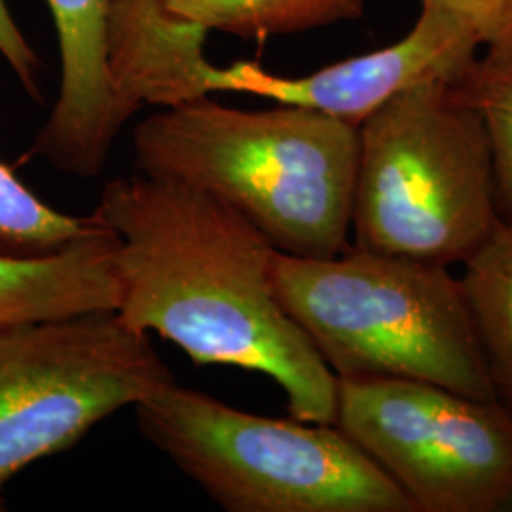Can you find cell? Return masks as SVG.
I'll return each mask as SVG.
<instances>
[{
	"instance_id": "cell-1",
	"label": "cell",
	"mask_w": 512,
	"mask_h": 512,
	"mask_svg": "<svg viewBox=\"0 0 512 512\" xmlns=\"http://www.w3.org/2000/svg\"><path fill=\"white\" fill-rule=\"evenodd\" d=\"M116 238V313L196 365L260 372L294 420L334 423L338 378L281 306L275 249L228 205L148 175L105 184L92 213Z\"/></svg>"
},
{
	"instance_id": "cell-2",
	"label": "cell",
	"mask_w": 512,
	"mask_h": 512,
	"mask_svg": "<svg viewBox=\"0 0 512 512\" xmlns=\"http://www.w3.org/2000/svg\"><path fill=\"white\" fill-rule=\"evenodd\" d=\"M143 175L228 205L277 251L332 258L349 247L359 126L321 110H241L207 95L165 107L133 129Z\"/></svg>"
},
{
	"instance_id": "cell-3",
	"label": "cell",
	"mask_w": 512,
	"mask_h": 512,
	"mask_svg": "<svg viewBox=\"0 0 512 512\" xmlns=\"http://www.w3.org/2000/svg\"><path fill=\"white\" fill-rule=\"evenodd\" d=\"M272 281L336 378H406L499 399L450 266L357 247L332 258L275 251Z\"/></svg>"
},
{
	"instance_id": "cell-4",
	"label": "cell",
	"mask_w": 512,
	"mask_h": 512,
	"mask_svg": "<svg viewBox=\"0 0 512 512\" xmlns=\"http://www.w3.org/2000/svg\"><path fill=\"white\" fill-rule=\"evenodd\" d=\"M357 249L463 264L501 222L488 133L448 82L391 97L359 126Z\"/></svg>"
},
{
	"instance_id": "cell-5",
	"label": "cell",
	"mask_w": 512,
	"mask_h": 512,
	"mask_svg": "<svg viewBox=\"0 0 512 512\" xmlns=\"http://www.w3.org/2000/svg\"><path fill=\"white\" fill-rule=\"evenodd\" d=\"M145 439L230 512H416L334 423L274 420L175 380L135 404Z\"/></svg>"
},
{
	"instance_id": "cell-6",
	"label": "cell",
	"mask_w": 512,
	"mask_h": 512,
	"mask_svg": "<svg viewBox=\"0 0 512 512\" xmlns=\"http://www.w3.org/2000/svg\"><path fill=\"white\" fill-rule=\"evenodd\" d=\"M173 382L116 311L0 325V494L25 467ZM0 507L4 499L0 497Z\"/></svg>"
},
{
	"instance_id": "cell-7",
	"label": "cell",
	"mask_w": 512,
	"mask_h": 512,
	"mask_svg": "<svg viewBox=\"0 0 512 512\" xmlns=\"http://www.w3.org/2000/svg\"><path fill=\"white\" fill-rule=\"evenodd\" d=\"M416 512H505L512 497V412L442 385L338 378L336 421Z\"/></svg>"
},
{
	"instance_id": "cell-8",
	"label": "cell",
	"mask_w": 512,
	"mask_h": 512,
	"mask_svg": "<svg viewBox=\"0 0 512 512\" xmlns=\"http://www.w3.org/2000/svg\"><path fill=\"white\" fill-rule=\"evenodd\" d=\"M475 33L461 19L421 6L406 37L368 54L349 57L304 76H279L256 63L207 65L203 90L249 93L281 105L321 110L361 126L391 97L431 80L452 84L476 59Z\"/></svg>"
},
{
	"instance_id": "cell-9",
	"label": "cell",
	"mask_w": 512,
	"mask_h": 512,
	"mask_svg": "<svg viewBox=\"0 0 512 512\" xmlns=\"http://www.w3.org/2000/svg\"><path fill=\"white\" fill-rule=\"evenodd\" d=\"M54 21L61 80L50 116L27 158L65 175L97 177L118 133L131 118L114 90L109 69L112 0H44Z\"/></svg>"
},
{
	"instance_id": "cell-10",
	"label": "cell",
	"mask_w": 512,
	"mask_h": 512,
	"mask_svg": "<svg viewBox=\"0 0 512 512\" xmlns=\"http://www.w3.org/2000/svg\"><path fill=\"white\" fill-rule=\"evenodd\" d=\"M207 35L152 0H112L109 69L124 109L133 116L147 105L165 109L205 97Z\"/></svg>"
},
{
	"instance_id": "cell-11",
	"label": "cell",
	"mask_w": 512,
	"mask_h": 512,
	"mask_svg": "<svg viewBox=\"0 0 512 512\" xmlns=\"http://www.w3.org/2000/svg\"><path fill=\"white\" fill-rule=\"evenodd\" d=\"M114 251L116 238L101 224L55 253H0V325L116 311L120 287Z\"/></svg>"
},
{
	"instance_id": "cell-12",
	"label": "cell",
	"mask_w": 512,
	"mask_h": 512,
	"mask_svg": "<svg viewBox=\"0 0 512 512\" xmlns=\"http://www.w3.org/2000/svg\"><path fill=\"white\" fill-rule=\"evenodd\" d=\"M207 33L241 38L298 35L363 18L368 0H152Z\"/></svg>"
},
{
	"instance_id": "cell-13",
	"label": "cell",
	"mask_w": 512,
	"mask_h": 512,
	"mask_svg": "<svg viewBox=\"0 0 512 512\" xmlns=\"http://www.w3.org/2000/svg\"><path fill=\"white\" fill-rule=\"evenodd\" d=\"M459 277L499 399L512 401V226L497 224Z\"/></svg>"
},
{
	"instance_id": "cell-14",
	"label": "cell",
	"mask_w": 512,
	"mask_h": 512,
	"mask_svg": "<svg viewBox=\"0 0 512 512\" xmlns=\"http://www.w3.org/2000/svg\"><path fill=\"white\" fill-rule=\"evenodd\" d=\"M93 215L73 217L50 207L0 162V253L38 256L65 249L99 228Z\"/></svg>"
},
{
	"instance_id": "cell-15",
	"label": "cell",
	"mask_w": 512,
	"mask_h": 512,
	"mask_svg": "<svg viewBox=\"0 0 512 512\" xmlns=\"http://www.w3.org/2000/svg\"><path fill=\"white\" fill-rule=\"evenodd\" d=\"M459 101L480 116L492 150L495 205L512 226V63L478 59L450 84Z\"/></svg>"
},
{
	"instance_id": "cell-16",
	"label": "cell",
	"mask_w": 512,
	"mask_h": 512,
	"mask_svg": "<svg viewBox=\"0 0 512 512\" xmlns=\"http://www.w3.org/2000/svg\"><path fill=\"white\" fill-rule=\"evenodd\" d=\"M420 6L461 19L486 48V59L512 63V0H420Z\"/></svg>"
},
{
	"instance_id": "cell-17",
	"label": "cell",
	"mask_w": 512,
	"mask_h": 512,
	"mask_svg": "<svg viewBox=\"0 0 512 512\" xmlns=\"http://www.w3.org/2000/svg\"><path fill=\"white\" fill-rule=\"evenodd\" d=\"M0 57L8 63L12 73L16 74L19 84L27 95L42 101V61L33 50L31 42L23 35L18 21L6 0H0Z\"/></svg>"
},
{
	"instance_id": "cell-18",
	"label": "cell",
	"mask_w": 512,
	"mask_h": 512,
	"mask_svg": "<svg viewBox=\"0 0 512 512\" xmlns=\"http://www.w3.org/2000/svg\"><path fill=\"white\" fill-rule=\"evenodd\" d=\"M505 512H512V497H511V501H509V503H507V507H505Z\"/></svg>"
},
{
	"instance_id": "cell-19",
	"label": "cell",
	"mask_w": 512,
	"mask_h": 512,
	"mask_svg": "<svg viewBox=\"0 0 512 512\" xmlns=\"http://www.w3.org/2000/svg\"><path fill=\"white\" fill-rule=\"evenodd\" d=\"M0 511H4V507H0Z\"/></svg>"
}]
</instances>
